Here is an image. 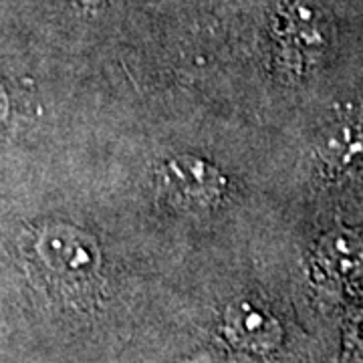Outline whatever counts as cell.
I'll use <instances>...</instances> for the list:
<instances>
[{
  "instance_id": "obj_1",
  "label": "cell",
  "mask_w": 363,
  "mask_h": 363,
  "mask_svg": "<svg viewBox=\"0 0 363 363\" xmlns=\"http://www.w3.org/2000/svg\"><path fill=\"white\" fill-rule=\"evenodd\" d=\"M23 252L37 277L65 295L85 297L101 281V250L89 234L73 226H40Z\"/></svg>"
},
{
  "instance_id": "obj_2",
  "label": "cell",
  "mask_w": 363,
  "mask_h": 363,
  "mask_svg": "<svg viewBox=\"0 0 363 363\" xmlns=\"http://www.w3.org/2000/svg\"><path fill=\"white\" fill-rule=\"evenodd\" d=\"M156 186L160 198L169 206L186 212H202L220 202L226 180L204 160L182 154L169 157L157 168Z\"/></svg>"
},
{
  "instance_id": "obj_3",
  "label": "cell",
  "mask_w": 363,
  "mask_h": 363,
  "mask_svg": "<svg viewBox=\"0 0 363 363\" xmlns=\"http://www.w3.org/2000/svg\"><path fill=\"white\" fill-rule=\"evenodd\" d=\"M224 335L238 350L267 351L279 343L281 329L269 313L245 301L233 305L226 313Z\"/></svg>"
},
{
  "instance_id": "obj_4",
  "label": "cell",
  "mask_w": 363,
  "mask_h": 363,
  "mask_svg": "<svg viewBox=\"0 0 363 363\" xmlns=\"http://www.w3.org/2000/svg\"><path fill=\"white\" fill-rule=\"evenodd\" d=\"M325 166L337 174L363 172V123H343L325 140Z\"/></svg>"
},
{
  "instance_id": "obj_5",
  "label": "cell",
  "mask_w": 363,
  "mask_h": 363,
  "mask_svg": "<svg viewBox=\"0 0 363 363\" xmlns=\"http://www.w3.org/2000/svg\"><path fill=\"white\" fill-rule=\"evenodd\" d=\"M4 113H6V99H4V93L0 89V121L4 119Z\"/></svg>"
}]
</instances>
